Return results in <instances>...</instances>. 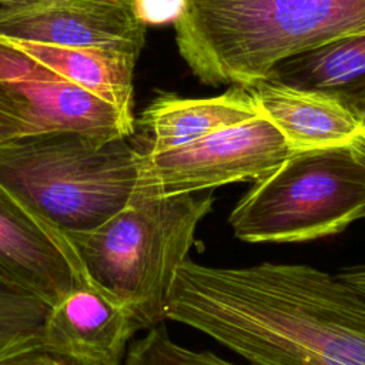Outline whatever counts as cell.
<instances>
[{"label": "cell", "instance_id": "1", "mask_svg": "<svg viewBox=\"0 0 365 365\" xmlns=\"http://www.w3.org/2000/svg\"><path fill=\"white\" fill-rule=\"evenodd\" d=\"M165 319L251 365H365V295L305 264L212 267L187 258Z\"/></svg>", "mask_w": 365, "mask_h": 365}, {"label": "cell", "instance_id": "2", "mask_svg": "<svg viewBox=\"0 0 365 365\" xmlns=\"http://www.w3.org/2000/svg\"><path fill=\"white\" fill-rule=\"evenodd\" d=\"M174 27L201 83L248 87L288 56L365 34V0H184Z\"/></svg>", "mask_w": 365, "mask_h": 365}, {"label": "cell", "instance_id": "3", "mask_svg": "<svg viewBox=\"0 0 365 365\" xmlns=\"http://www.w3.org/2000/svg\"><path fill=\"white\" fill-rule=\"evenodd\" d=\"M140 158L128 138L24 135L0 145V192L70 241L101 227L140 194Z\"/></svg>", "mask_w": 365, "mask_h": 365}, {"label": "cell", "instance_id": "4", "mask_svg": "<svg viewBox=\"0 0 365 365\" xmlns=\"http://www.w3.org/2000/svg\"><path fill=\"white\" fill-rule=\"evenodd\" d=\"M212 204V190L138 194L101 227L70 240L86 281L123 305L140 329L161 324L175 274Z\"/></svg>", "mask_w": 365, "mask_h": 365}, {"label": "cell", "instance_id": "5", "mask_svg": "<svg viewBox=\"0 0 365 365\" xmlns=\"http://www.w3.org/2000/svg\"><path fill=\"white\" fill-rule=\"evenodd\" d=\"M365 218V140L292 153L255 181L228 222L245 242H301Z\"/></svg>", "mask_w": 365, "mask_h": 365}, {"label": "cell", "instance_id": "6", "mask_svg": "<svg viewBox=\"0 0 365 365\" xmlns=\"http://www.w3.org/2000/svg\"><path fill=\"white\" fill-rule=\"evenodd\" d=\"M140 151V194L155 197L258 181L292 154L281 133L261 114L167 151Z\"/></svg>", "mask_w": 365, "mask_h": 365}, {"label": "cell", "instance_id": "7", "mask_svg": "<svg viewBox=\"0 0 365 365\" xmlns=\"http://www.w3.org/2000/svg\"><path fill=\"white\" fill-rule=\"evenodd\" d=\"M0 86L23 104L30 135L78 133L98 140L128 138L135 120L61 77L0 36Z\"/></svg>", "mask_w": 365, "mask_h": 365}, {"label": "cell", "instance_id": "8", "mask_svg": "<svg viewBox=\"0 0 365 365\" xmlns=\"http://www.w3.org/2000/svg\"><path fill=\"white\" fill-rule=\"evenodd\" d=\"M145 27L131 0H31L0 4V36L60 47H101L140 56Z\"/></svg>", "mask_w": 365, "mask_h": 365}, {"label": "cell", "instance_id": "9", "mask_svg": "<svg viewBox=\"0 0 365 365\" xmlns=\"http://www.w3.org/2000/svg\"><path fill=\"white\" fill-rule=\"evenodd\" d=\"M0 282L51 307L87 284L70 241L1 192Z\"/></svg>", "mask_w": 365, "mask_h": 365}, {"label": "cell", "instance_id": "10", "mask_svg": "<svg viewBox=\"0 0 365 365\" xmlns=\"http://www.w3.org/2000/svg\"><path fill=\"white\" fill-rule=\"evenodd\" d=\"M138 329L123 305L87 282L51 307L36 349L67 365H121Z\"/></svg>", "mask_w": 365, "mask_h": 365}, {"label": "cell", "instance_id": "11", "mask_svg": "<svg viewBox=\"0 0 365 365\" xmlns=\"http://www.w3.org/2000/svg\"><path fill=\"white\" fill-rule=\"evenodd\" d=\"M247 88L258 113L272 123L292 153L365 140L361 117L329 96L268 78Z\"/></svg>", "mask_w": 365, "mask_h": 365}, {"label": "cell", "instance_id": "12", "mask_svg": "<svg viewBox=\"0 0 365 365\" xmlns=\"http://www.w3.org/2000/svg\"><path fill=\"white\" fill-rule=\"evenodd\" d=\"M257 115L251 93L240 84H231L224 94L208 98L164 94L141 113L138 124L147 144L138 148L145 153L167 151Z\"/></svg>", "mask_w": 365, "mask_h": 365}, {"label": "cell", "instance_id": "13", "mask_svg": "<svg viewBox=\"0 0 365 365\" xmlns=\"http://www.w3.org/2000/svg\"><path fill=\"white\" fill-rule=\"evenodd\" d=\"M265 78L329 96L362 120L365 113V34L334 38L288 56L275 63Z\"/></svg>", "mask_w": 365, "mask_h": 365}, {"label": "cell", "instance_id": "14", "mask_svg": "<svg viewBox=\"0 0 365 365\" xmlns=\"http://www.w3.org/2000/svg\"><path fill=\"white\" fill-rule=\"evenodd\" d=\"M9 40L29 57L133 117V76L138 56L101 47H60Z\"/></svg>", "mask_w": 365, "mask_h": 365}, {"label": "cell", "instance_id": "15", "mask_svg": "<svg viewBox=\"0 0 365 365\" xmlns=\"http://www.w3.org/2000/svg\"><path fill=\"white\" fill-rule=\"evenodd\" d=\"M51 305L0 282V361L36 349Z\"/></svg>", "mask_w": 365, "mask_h": 365}, {"label": "cell", "instance_id": "16", "mask_svg": "<svg viewBox=\"0 0 365 365\" xmlns=\"http://www.w3.org/2000/svg\"><path fill=\"white\" fill-rule=\"evenodd\" d=\"M124 365H238L210 351H194L175 344L163 325L134 341L125 352ZM251 365V364H250Z\"/></svg>", "mask_w": 365, "mask_h": 365}, {"label": "cell", "instance_id": "17", "mask_svg": "<svg viewBox=\"0 0 365 365\" xmlns=\"http://www.w3.org/2000/svg\"><path fill=\"white\" fill-rule=\"evenodd\" d=\"M24 135H30L24 107L17 97L0 86V145Z\"/></svg>", "mask_w": 365, "mask_h": 365}, {"label": "cell", "instance_id": "18", "mask_svg": "<svg viewBox=\"0 0 365 365\" xmlns=\"http://www.w3.org/2000/svg\"><path fill=\"white\" fill-rule=\"evenodd\" d=\"M131 7L144 26L165 24L178 20L184 0H131Z\"/></svg>", "mask_w": 365, "mask_h": 365}, {"label": "cell", "instance_id": "19", "mask_svg": "<svg viewBox=\"0 0 365 365\" xmlns=\"http://www.w3.org/2000/svg\"><path fill=\"white\" fill-rule=\"evenodd\" d=\"M0 365H67L60 358L40 351V349H29L6 359L0 361Z\"/></svg>", "mask_w": 365, "mask_h": 365}, {"label": "cell", "instance_id": "20", "mask_svg": "<svg viewBox=\"0 0 365 365\" xmlns=\"http://www.w3.org/2000/svg\"><path fill=\"white\" fill-rule=\"evenodd\" d=\"M342 281L351 285L354 289L365 295V264L346 267L336 274Z\"/></svg>", "mask_w": 365, "mask_h": 365}, {"label": "cell", "instance_id": "21", "mask_svg": "<svg viewBox=\"0 0 365 365\" xmlns=\"http://www.w3.org/2000/svg\"><path fill=\"white\" fill-rule=\"evenodd\" d=\"M31 0H0V4H16V3H26Z\"/></svg>", "mask_w": 365, "mask_h": 365}, {"label": "cell", "instance_id": "22", "mask_svg": "<svg viewBox=\"0 0 365 365\" xmlns=\"http://www.w3.org/2000/svg\"><path fill=\"white\" fill-rule=\"evenodd\" d=\"M362 128H364V138H365V113L362 115Z\"/></svg>", "mask_w": 365, "mask_h": 365}]
</instances>
